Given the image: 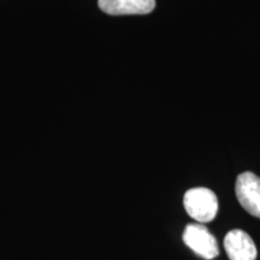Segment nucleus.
Wrapping results in <instances>:
<instances>
[{
	"label": "nucleus",
	"instance_id": "obj_1",
	"mask_svg": "<svg viewBox=\"0 0 260 260\" xmlns=\"http://www.w3.org/2000/svg\"><path fill=\"white\" fill-rule=\"evenodd\" d=\"M183 205L187 213L198 223H209L218 213V199L209 188H191L184 194Z\"/></svg>",
	"mask_w": 260,
	"mask_h": 260
},
{
	"label": "nucleus",
	"instance_id": "obj_2",
	"mask_svg": "<svg viewBox=\"0 0 260 260\" xmlns=\"http://www.w3.org/2000/svg\"><path fill=\"white\" fill-rule=\"evenodd\" d=\"M183 242L201 258L211 260L219 254L216 237L201 223L188 224L183 232Z\"/></svg>",
	"mask_w": 260,
	"mask_h": 260
},
{
	"label": "nucleus",
	"instance_id": "obj_3",
	"mask_svg": "<svg viewBox=\"0 0 260 260\" xmlns=\"http://www.w3.org/2000/svg\"><path fill=\"white\" fill-rule=\"evenodd\" d=\"M237 200L247 212L260 218V177L253 172H243L236 180Z\"/></svg>",
	"mask_w": 260,
	"mask_h": 260
},
{
	"label": "nucleus",
	"instance_id": "obj_4",
	"mask_svg": "<svg viewBox=\"0 0 260 260\" xmlns=\"http://www.w3.org/2000/svg\"><path fill=\"white\" fill-rule=\"evenodd\" d=\"M224 249L230 260H255L256 247L252 237L241 229L230 230L224 237Z\"/></svg>",
	"mask_w": 260,
	"mask_h": 260
},
{
	"label": "nucleus",
	"instance_id": "obj_5",
	"mask_svg": "<svg viewBox=\"0 0 260 260\" xmlns=\"http://www.w3.org/2000/svg\"><path fill=\"white\" fill-rule=\"evenodd\" d=\"M98 5L107 15H146L155 8V0H98Z\"/></svg>",
	"mask_w": 260,
	"mask_h": 260
}]
</instances>
